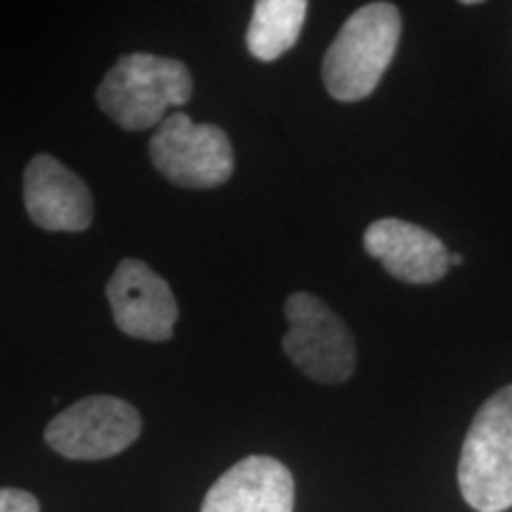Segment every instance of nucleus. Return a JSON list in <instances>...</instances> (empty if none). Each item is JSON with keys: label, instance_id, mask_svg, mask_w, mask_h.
I'll use <instances>...</instances> for the list:
<instances>
[{"label": "nucleus", "instance_id": "1", "mask_svg": "<svg viewBox=\"0 0 512 512\" xmlns=\"http://www.w3.org/2000/svg\"><path fill=\"white\" fill-rule=\"evenodd\" d=\"M401 38V15L392 3H370L356 10L323 57V81L332 98H368L392 64Z\"/></svg>", "mask_w": 512, "mask_h": 512}, {"label": "nucleus", "instance_id": "2", "mask_svg": "<svg viewBox=\"0 0 512 512\" xmlns=\"http://www.w3.org/2000/svg\"><path fill=\"white\" fill-rule=\"evenodd\" d=\"M192 95V76L171 57L131 53L107 72L98 86L100 110L126 131L162 124L169 107H181Z\"/></svg>", "mask_w": 512, "mask_h": 512}, {"label": "nucleus", "instance_id": "3", "mask_svg": "<svg viewBox=\"0 0 512 512\" xmlns=\"http://www.w3.org/2000/svg\"><path fill=\"white\" fill-rule=\"evenodd\" d=\"M463 498L477 512L512 508V384L479 408L458 463Z\"/></svg>", "mask_w": 512, "mask_h": 512}, {"label": "nucleus", "instance_id": "4", "mask_svg": "<svg viewBox=\"0 0 512 512\" xmlns=\"http://www.w3.org/2000/svg\"><path fill=\"white\" fill-rule=\"evenodd\" d=\"M285 316L290 328L283 349L294 366L313 382H347L356 368V344L347 323L309 292L290 294Z\"/></svg>", "mask_w": 512, "mask_h": 512}, {"label": "nucleus", "instance_id": "5", "mask_svg": "<svg viewBox=\"0 0 512 512\" xmlns=\"http://www.w3.org/2000/svg\"><path fill=\"white\" fill-rule=\"evenodd\" d=\"M150 157L166 181L181 188H216L233 176V145L214 124H195L188 114H169L150 138Z\"/></svg>", "mask_w": 512, "mask_h": 512}, {"label": "nucleus", "instance_id": "6", "mask_svg": "<svg viewBox=\"0 0 512 512\" xmlns=\"http://www.w3.org/2000/svg\"><path fill=\"white\" fill-rule=\"evenodd\" d=\"M140 430L143 420L131 403L117 396H86L48 422L46 441L69 460H102L126 451Z\"/></svg>", "mask_w": 512, "mask_h": 512}, {"label": "nucleus", "instance_id": "7", "mask_svg": "<svg viewBox=\"0 0 512 512\" xmlns=\"http://www.w3.org/2000/svg\"><path fill=\"white\" fill-rule=\"evenodd\" d=\"M114 323L128 337L166 342L174 337L178 304L162 275L138 259H124L107 283Z\"/></svg>", "mask_w": 512, "mask_h": 512}, {"label": "nucleus", "instance_id": "8", "mask_svg": "<svg viewBox=\"0 0 512 512\" xmlns=\"http://www.w3.org/2000/svg\"><path fill=\"white\" fill-rule=\"evenodd\" d=\"M29 219L50 233H81L93 223V197L74 171L50 155H36L24 171Z\"/></svg>", "mask_w": 512, "mask_h": 512}, {"label": "nucleus", "instance_id": "9", "mask_svg": "<svg viewBox=\"0 0 512 512\" xmlns=\"http://www.w3.org/2000/svg\"><path fill=\"white\" fill-rule=\"evenodd\" d=\"M363 247L389 275L411 285L437 283L451 266V254L437 235L401 219L370 223Z\"/></svg>", "mask_w": 512, "mask_h": 512}, {"label": "nucleus", "instance_id": "10", "mask_svg": "<svg viewBox=\"0 0 512 512\" xmlns=\"http://www.w3.org/2000/svg\"><path fill=\"white\" fill-rule=\"evenodd\" d=\"M294 479L280 460L249 456L207 491L200 512H292Z\"/></svg>", "mask_w": 512, "mask_h": 512}, {"label": "nucleus", "instance_id": "11", "mask_svg": "<svg viewBox=\"0 0 512 512\" xmlns=\"http://www.w3.org/2000/svg\"><path fill=\"white\" fill-rule=\"evenodd\" d=\"M309 3L304 0H259L247 29V48L256 60L283 57L302 34Z\"/></svg>", "mask_w": 512, "mask_h": 512}, {"label": "nucleus", "instance_id": "12", "mask_svg": "<svg viewBox=\"0 0 512 512\" xmlns=\"http://www.w3.org/2000/svg\"><path fill=\"white\" fill-rule=\"evenodd\" d=\"M0 512H41V505L29 491L0 489Z\"/></svg>", "mask_w": 512, "mask_h": 512}, {"label": "nucleus", "instance_id": "13", "mask_svg": "<svg viewBox=\"0 0 512 512\" xmlns=\"http://www.w3.org/2000/svg\"><path fill=\"white\" fill-rule=\"evenodd\" d=\"M463 254H451V264L453 266H463Z\"/></svg>", "mask_w": 512, "mask_h": 512}]
</instances>
